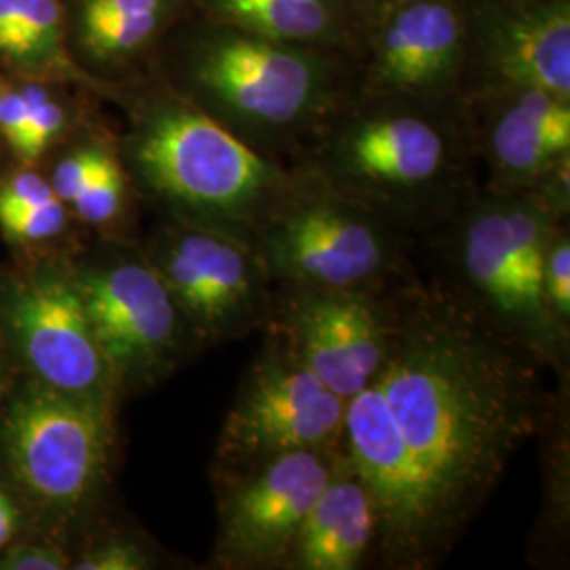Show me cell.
<instances>
[{"mask_svg":"<svg viewBox=\"0 0 570 570\" xmlns=\"http://www.w3.org/2000/svg\"><path fill=\"white\" fill-rule=\"evenodd\" d=\"M546 370L438 277L397 294L387 362L345 410L343 450L379 515L374 567L449 558L546 425Z\"/></svg>","mask_w":570,"mask_h":570,"instance_id":"6da1fadb","label":"cell"},{"mask_svg":"<svg viewBox=\"0 0 570 570\" xmlns=\"http://www.w3.org/2000/svg\"><path fill=\"white\" fill-rule=\"evenodd\" d=\"M155 70L235 138L285 165L357 91L346 49L275 41L195 11L169 32Z\"/></svg>","mask_w":570,"mask_h":570,"instance_id":"7a4b0ae2","label":"cell"},{"mask_svg":"<svg viewBox=\"0 0 570 570\" xmlns=\"http://www.w3.org/2000/svg\"><path fill=\"white\" fill-rule=\"evenodd\" d=\"M425 239L482 186L459 104L353 94L296 164Z\"/></svg>","mask_w":570,"mask_h":570,"instance_id":"3957f363","label":"cell"},{"mask_svg":"<svg viewBox=\"0 0 570 570\" xmlns=\"http://www.w3.org/2000/svg\"><path fill=\"white\" fill-rule=\"evenodd\" d=\"M115 102L129 115L119 150L134 186L174 223L218 228L252 244L254 228L287 183L292 165L273 161L235 138L155 66L121 85Z\"/></svg>","mask_w":570,"mask_h":570,"instance_id":"277c9868","label":"cell"},{"mask_svg":"<svg viewBox=\"0 0 570 570\" xmlns=\"http://www.w3.org/2000/svg\"><path fill=\"white\" fill-rule=\"evenodd\" d=\"M569 223L537 193L478 188L435 228L431 242L444 285L492 326L569 381L570 330L560 326L543 296V261L556 226Z\"/></svg>","mask_w":570,"mask_h":570,"instance_id":"5b68a950","label":"cell"},{"mask_svg":"<svg viewBox=\"0 0 570 570\" xmlns=\"http://www.w3.org/2000/svg\"><path fill=\"white\" fill-rule=\"evenodd\" d=\"M412 237L308 169L289 178L252 233L271 282L282 287L400 289L419 275Z\"/></svg>","mask_w":570,"mask_h":570,"instance_id":"8992f818","label":"cell"},{"mask_svg":"<svg viewBox=\"0 0 570 570\" xmlns=\"http://www.w3.org/2000/svg\"><path fill=\"white\" fill-rule=\"evenodd\" d=\"M245 370L218 438L212 475L298 450H343L346 402L301 362L275 327Z\"/></svg>","mask_w":570,"mask_h":570,"instance_id":"52a82bcc","label":"cell"},{"mask_svg":"<svg viewBox=\"0 0 570 570\" xmlns=\"http://www.w3.org/2000/svg\"><path fill=\"white\" fill-rule=\"evenodd\" d=\"M199 345L263 332L273 317L275 284L244 237L171 223L146 252Z\"/></svg>","mask_w":570,"mask_h":570,"instance_id":"ba28073f","label":"cell"},{"mask_svg":"<svg viewBox=\"0 0 570 570\" xmlns=\"http://www.w3.org/2000/svg\"><path fill=\"white\" fill-rule=\"evenodd\" d=\"M112 404L41 383L21 391L2 433L7 465L21 489L63 510L89 501L110 463Z\"/></svg>","mask_w":570,"mask_h":570,"instance_id":"9c48e42d","label":"cell"},{"mask_svg":"<svg viewBox=\"0 0 570 570\" xmlns=\"http://www.w3.org/2000/svg\"><path fill=\"white\" fill-rule=\"evenodd\" d=\"M72 277L119 391L157 383L199 345L146 254L112 252Z\"/></svg>","mask_w":570,"mask_h":570,"instance_id":"30bf717a","label":"cell"},{"mask_svg":"<svg viewBox=\"0 0 570 570\" xmlns=\"http://www.w3.org/2000/svg\"><path fill=\"white\" fill-rule=\"evenodd\" d=\"M343 450H298L212 475L218 534L212 562L223 570H284L313 503Z\"/></svg>","mask_w":570,"mask_h":570,"instance_id":"8fae6325","label":"cell"},{"mask_svg":"<svg viewBox=\"0 0 570 570\" xmlns=\"http://www.w3.org/2000/svg\"><path fill=\"white\" fill-rule=\"evenodd\" d=\"M468 0H400L364 20L351 47L357 94L461 102Z\"/></svg>","mask_w":570,"mask_h":570,"instance_id":"7c38bea8","label":"cell"},{"mask_svg":"<svg viewBox=\"0 0 570 570\" xmlns=\"http://www.w3.org/2000/svg\"><path fill=\"white\" fill-rule=\"evenodd\" d=\"M404 287L383 292L275 285L268 326L275 327L301 362L346 402L385 366L397 294Z\"/></svg>","mask_w":570,"mask_h":570,"instance_id":"4fadbf2b","label":"cell"},{"mask_svg":"<svg viewBox=\"0 0 570 570\" xmlns=\"http://www.w3.org/2000/svg\"><path fill=\"white\" fill-rule=\"evenodd\" d=\"M4 324L37 383L115 402L119 385L72 275L32 273L9 287Z\"/></svg>","mask_w":570,"mask_h":570,"instance_id":"5bb4252c","label":"cell"},{"mask_svg":"<svg viewBox=\"0 0 570 570\" xmlns=\"http://www.w3.org/2000/svg\"><path fill=\"white\" fill-rule=\"evenodd\" d=\"M515 87L570 98V0H468L461 100Z\"/></svg>","mask_w":570,"mask_h":570,"instance_id":"9a60e30c","label":"cell"},{"mask_svg":"<svg viewBox=\"0 0 570 570\" xmlns=\"http://www.w3.org/2000/svg\"><path fill=\"white\" fill-rule=\"evenodd\" d=\"M471 153L482 188L532 190L570 159V98L515 87L461 100Z\"/></svg>","mask_w":570,"mask_h":570,"instance_id":"2e32d148","label":"cell"},{"mask_svg":"<svg viewBox=\"0 0 570 570\" xmlns=\"http://www.w3.org/2000/svg\"><path fill=\"white\" fill-rule=\"evenodd\" d=\"M60 2L70 56L115 94L155 66L169 32L193 13L190 0Z\"/></svg>","mask_w":570,"mask_h":570,"instance_id":"e0dca14e","label":"cell"},{"mask_svg":"<svg viewBox=\"0 0 570 570\" xmlns=\"http://www.w3.org/2000/svg\"><path fill=\"white\" fill-rule=\"evenodd\" d=\"M379 515L345 450L308 511L284 570H357L372 564Z\"/></svg>","mask_w":570,"mask_h":570,"instance_id":"ac0fdd59","label":"cell"},{"mask_svg":"<svg viewBox=\"0 0 570 570\" xmlns=\"http://www.w3.org/2000/svg\"><path fill=\"white\" fill-rule=\"evenodd\" d=\"M0 75L56 81L115 102L70 56L60 0H0Z\"/></svg>","mask_w":570,"mask_h":570,"instance_id":"d6986e66","label":"cell"},{"mask_svg":"<svg viewBox=\"0 0 570 570\" xmlns=\"http://www.w3.org/2000/svg\"><path fill=\"white\" fill-rule=\"evenodd\" d=\"M193 11L275 41L346 49L364 16L355 0H190Z\"/></svg>","mask_w":570,"mask_h":570,"instance_id":"ffe728a7","label":"cell"},{"mask_svg":"<svg viewBox=\"0 0 570 570\" xmlns=\"http://www.w3.org/2000/svg\"><path fill=\"white\" fill-rule=\"evenodd\" d=\"M16 82L26 110V131L16 159L21 165L39 164L53 144L61 142L77 127V110L68 94L77 87L37 79H16Z\"/></svg>","mask_w":570,"mask_h":570,"instance_id":"44dd1931","label":"cell"},{"mask_svg":"<svg viewBox=\"0 0 570 570\" xmlns=\"http://www.w3.org/2000/svg\"><path fill=\"white\" fill-rule=\"evenodd\" d=\"M134 183L127 174V167L122 164L121 150L115 159L104 165L102 171L96 176V180L89 184L81 195L68 205L82 223L108 228L119 225L129 205Z\"/></svg>","mask_w":570,"mask_h":570,"instance_id":"7402d4cb","label":"cell"},{"mask_svg":"<svg viewBox=\"0 0 570 570\" xmlns=\"http://www.w3.org/2000/svg\"><path fill=\"white\" fill-rule=\"evenodd\" d=\"M543 296L553 320L570 330V233L569 223L556 226L543 261Z\"/></svg>","mask_w":570,"mask_h":570,"instance_id":"603a6c76","label":"cell"},{"mask_svg":"<svg viewBox=\"0 0 570 570\" xmlns=\"http://www.w3.org/2000/svg\"><path fill=\"white\" fill-rule=\"evenodd\" d=\"M68 225V207L60 199L32 205L18 214L0 220V228L20 242H42L58 237Z\"/></svg>","mask_w":570,"mask_h":570,"instance_id":"cb8c5ba5","label":"cell"},{"mask_svg":"<svg viewBox=\"0 0 570 570\" xmlns=\"http://www.w3.org/2000/svg\"><path fill=\"white\" fill-rule=\"evenodd\" d=\"M153 567V556L142 543L125 537L106 539L70 564V569L75 570H146Z\"/></svg>","mask_w":570,"mask_h":570,"instance_id":"d4e9b609","label":"cell"},{"mask_svg":"<svg viewBox=\"0 0 570 570\" xmlns=\"http://www.w3.org/2000/svg\"><path fill=\"white\" fill-rule=\"evenodd\" d=\"M49 199H56L49 180L42 178L35 165H23L20 171L0 184V220Z\"/></svg>","mask_w":570,"mask_h":570,"instance_id":"484cf974","label":"cell"},{"mask_svg":"<svg viewBox=\"0 0 570 570\" xmlns=\"http://www.w3.org/2000/svg\"><path fill=\"white\" fill-rule=\"evenodd\" d=\"M70 558L58 548L16 546L0 558L2 570H63L70 569Z\"/></svg>","mask_w":570,"mask_h":570,"instance_id":"4316f807","label":"cell"},{"mask_svg":"<svg viewBox=\"0 0 570 570\" xmlns=\"http://www.w3.org/2000/svg\"><path fill=\"white\" fill-rule=\"evenodd\" d=\"M18 522H20V511L11 501V497L4 490H0V550L13 539Z\"/></svg>","mask_w":570,"mask_h":570,"instance_id":"83f0119b","label":"cell"},{"mask_svg":"<svg viewBox=\"0 0 570 570\" xmlns=\"http://www.w3.org/2000/svg\"><path fill=\"white\" fill-rule=\"evenodd\" d=\"M355 2H357L360 11H362V16H364V20H366L370 16L383 11L385 7L393 4V2H400V0H355Z\"/></svg>","mask_w":570,"mask_h":570,"instance_id":"f1b7e54d","label":"cell"},{"mask_svg":"<svg viewBox=\"0 0 570 570\" xmlns=\"http://www.w3.org/2000/svg\"><path fill=\"white\" fill-rule=\"evenodd\" d=\"M0 387H2V366H0Z\"/></svg>","mask_w":570,"mask_h":570,"instance_id":"f546056e","label":"cell"}]
</instances>
